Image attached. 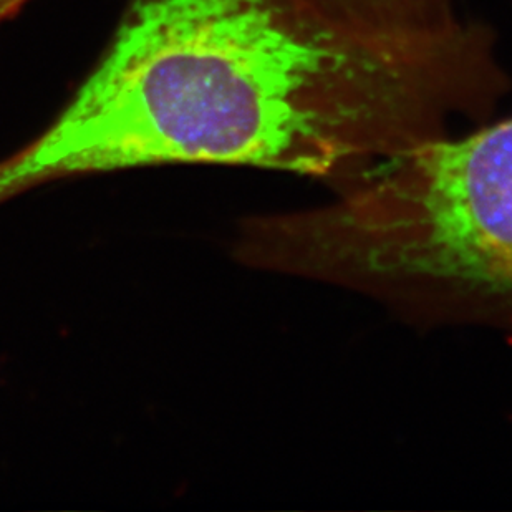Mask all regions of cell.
<instances>
[{
	"label": "cell",
	"instance_id": "obj_1",
	"mask_svg": "<svg viewBox=\"0 0 512 512\" xmlns=\"http://www.w3.org/2000/svg\"><path fill=\"white\" fill-rule=\"evenodd\" d=\"M299 80L294 39L267 0H131L72 102L0 161V203L73 174L282 170Z\"/></svg>",
	"mask_w": 512,
	"mask_h": 512
},
{
	"label": "cell",
	"instance_id": "obj_2",
	"mask_svg": "<svg viewBox=\"0 0 512 512\" xmlns=\"http://www.w3.org/2000/svg\"><path fill=\"white\" fill-rule=\"evenodd\" d=\"M257 247L290 274L512 300V118L411 146L327 208L261 219Z\"/></svg>",
	"mask_w": 512,
	"mask_h": 512
},
{
	"label": "cell",
	"instance_id": "obj_3",
	"mask_svg": "<svg viewBox=\"0 0 512 512\" xmlns=\"http://www.w3.org/2000/svg\"><path fill=\"white\" fill-rule=\"evenodd\" d=\"M340 19L380 34L433 37L448 34L464 22L453 0H317Z\"/></svg>",
	"mask_w": 512,
	"mask_h": 512
},
{
	"label": "cell",
	"instance_id": "obj_4",
	"mask_svg": "<svg viewBox=\"0 0 512 512\" xmlns=\"http://www.w3.org/2000/svg\"><path fill=\"white\" fill-rule=\"evenodd\" d=\"M30 0H0V24L14 17Z\"/></svg>",
	"mask_w": 512,
	"mask_h": 512
}]
</instances>
